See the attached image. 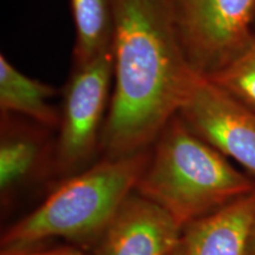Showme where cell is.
<instances>
[{"instance_id":"obj_1","label":"cell","mask_w":255,"mask_h":255,"mask_svg":"<svg viewBox=\"0 0 255 255\" xmlns=\"http://www.w3.org/2000/svg\"><path fill=\"white\" fill-rule=\"evenodd\" d=\"M114 83L101 150L150 149L177 116L199 73L178 39L168 0H111Z\"/></svg>"},{"instance_id":"obj_5","label":"cell","mask_w":255,"mask_h":255,"mask_svg":"<svg viewBox=\"0 0 255 255\" xmlns=\"http://www.w3.org/2000/svg\"><path fill=\"white\" fill-rule=\"evenodd\" d=\"M178 39L194 71L209 77L254 34L255 0H168Z\"/></svg>"},{"instance_id":"obj_8","label":"cell","mask_w":255,"mask_h":255,"mask_svg":"<svg viewBox=\"0 0 255 255\" xmlns=\"http://www.w3.org/2000/svg\"><path fill=\"white\" fill-rule=\"evenodd\" d=\"M255 216V190L208 218L187 226V255H245L248 229Z\"/></svg>"},{"instance_id":"obj_17","label":"cell","mask_w":255,"mask_h":255,"mask_svg":"<svg viewBox=\"0 0 255 255\" xmlns=\"http://www.w3.org/2000/svg\"><path fill=\"white\" fill-rule=\"evenodd\" d=\"M254 32H255V27H254Z\"/></svg>"},{"instance_id":"obj_10","label":"cell","mask_w":255,"mask_h":255,"mask_svg":"<svg viewBox=\"0 0 255 255\" xmlns=\"http://www.w3.org/2000/svg\"><path fill=\"white\" fill-rule=\"evenodd\" d=\"M56 89L32 79L0 56V109L1 114L23 115L33 123L51 129L59 126V111L50 104Z\"/></svg>"},{"instance_id":"obj_2","label":"cell","mask_w":255,"mask_h":255,"mask_svg":"<svg viewBox=\"0 0 255 255\" xmlns=\"http://www.w3.org/2000/svg\"><path fill=\"white\" fill-rule=\"evenodd\" d=\"M255 190V180L175 116L151 146L135 191L181 227L215 214Z\"/></svg>"},{"instance_id":"obj_3","label":"cell","mask_w":255,"mask_h":255,"mask_svg":"<svg viewBox=\"0 0 255 255\" xmlns=\"http://www.w3.org/2000/svg\"><path fill=\"white\" fill-rule=\"evenodd\" d=\"M151 148L104 157L70 176L33 212L4 233L2 252L40 250L53 239L94 247L123 201L135 190Z\"/></svg>"},{"instance_id":"obj_9","label":"cell","mask_w":255,"mask_h":255,"mask_svg":"<svg viewBox=\"0 0 255 255\" xmlns=\"http://www.w3.org/2000/svg\"><path fill=\"white\" fill-rule=\"evenodd\" d=\"M46 128L15 122L2 114L0 137V189L2 197L33 176L47 152Z\"/></svg>"},{"instance_id":"obj_7","label":"cell","mask_w":255,"mask_h":255,"mask_svg":"<svg viewBox=\"0 0 255 255\" xmlns=\"http://www.w3.org/2000/svg\"><path fill=\"white\" fill-rule=\"evenodd\" d=\"M182 237L183 228L163 208L133 190L92 247V255H169Z\"/></svg>"},{"instance_id":"obj_14","label":"cell","mask_w":255,"mask_h":255,"mask_svg":"<svg viewBox=\"0 0 255 255\" xmlns=\"http://www.w3.org/2000/svg\"><path fill=\"white\" fill-rule=\"evenodd\" d=\"M36 255H83L81 252L73 248H58V250H36Z\"/></svg>"},{"instance_id":"obj_12","label":"cell","mask_w":255,"mask_h":255,"mask_svg":"<svg viewBox=\"0 0 255 255\" xmlns=\"http://www.w3.org/2000/svg\"><path fill=\"white\" fill-rule=\"evenodd\" d=\"M208 78L255 114V32L234 59Z\"/></svg>"},{"instance_id":"obj_11","label":"cell","mask_w":255,"mask_h":255,"mask_svg":"<svg viewBox=\"0 0 255 255\" xmlns=\"http://www.w3.org/2000/svg\"><path fill=\"white\" fill-rule=\"evenodd\" d=\"M76 27L73 63H84L113 45L111 0H70Z\"/></svg>"},{"instance_id":"obj_4","label":"cell","mask_w":255,"mask_h":255,"mask_svg":"<svg viewBox=\"0 0 255 255\" xmlns=\"http://www.w3.org/2000/svg\"><path fill=\"white\" fill-rule=\"evenodd\" d=\"M114 83L113 45L84 63H73L63 90L55 164L64 175L90 167L101 150V138Z\"/></svg>"},{"instance_id":"obj_6","label":"cell","mask_w":255,"mask_h":255,"mask_svg":"<svg viewBox=\"0 0 255 255\" xmlns=\"http://www.w3.org/2000/svg\"><path fill=\"white\" fill-rule=\"evenodd\" d=\"M178 116L195 135L237 161L255 180V114L200 75Z\"/></svg>"},{"instance_id":"obj_13","label":"cell","mask_w":255,"mask_h":255,"mask_svg":"<svg viewBox=\"0 0 255 255\" xmlns=\"http://www.w3.org/2000/svg\"><path fill=\"white\" fill-rule=\"evenodd\" d=\"M245 255H255V216L251 223L250 229H248Z\"/></svg>"},{"instance_id":"obj_16","label":"cell","mask_w":255,"mask_h":255,"mask_svg":"<svg viewBox=\"0 0 255 255\" xmlns=\"http://www.w3.org/2000/svg\"><path fill=\"white\" fill-rule=\"evenodd\" d=\"M169 255H187L186 247H184V244H183V237H182V241H181V244L178 245V247L173 252V253H170Z\"/></svg>"},{"instance_id":"obj_15","label":"cell","mask_w":255,"mask_h":255,"mask_svg":"<svg viewBox=\"0 0 255 255\" xmlns=\"http://www.w3.org/2000/svg\"><path fill=\"white\" fill-rule=\"evenodd\" d=\"M37 251L26 252H1V255H36Z\"/></svg>"}]
</instances>
